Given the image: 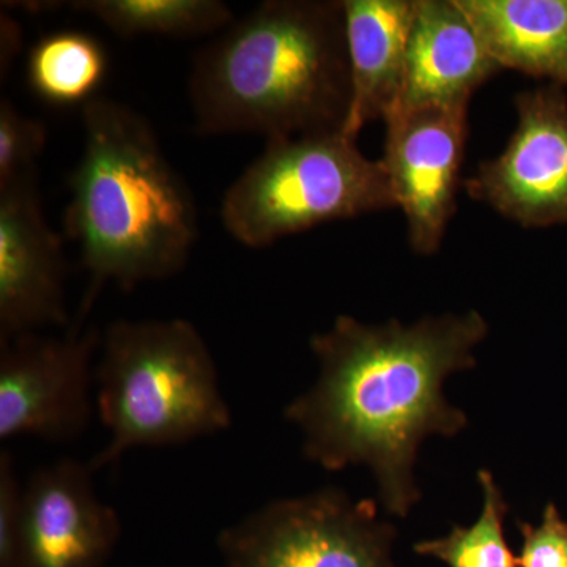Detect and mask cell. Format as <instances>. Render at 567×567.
I'll use <instances>...</instances> for the list:
<instances>
[{
  "label": "cell",
  "instance_id": "6da1fadb",
  "mask_svg": "<svg viewBox=\"0 0 567 567\" xmlns=\"http://www.w3.org/2000/svg\"><path fill=\"white\" fill-rule=\"evenodd\" d=\"M487 334L477 311L413 324L339 316L312 336L319 377L284 417L303 434L309 462L328 472L368 466L380 505L405 518L421 502L415 465L424 440L451 439L468 425L443 388L451 375L475 368V349Z\"/></svg>",
  "mask_w": 567,
  "mask_h": 567
},
{
  "label": "cell",
  "instance_id": "7a4b0ae2",
  "mask_svg": "<svg viewBox=\"0 0 567 567\" xmlns=\"http://www.w3.org/2000/svg\"><path fill=\"white\" fill-rule=\"evenodd\" d=\"M82 128L65 216L87 274L74 324H84L110 284L133 290L181 274L199 234L192 193L147 118L96 96L82 106Z\"/></svg>",
  "mask_w": 567,
  "mask_h": 567
},
{
  "label": "cell",
  "instance_id": "3957f363",
  "mask_svg": "<svg viewBox=\"0 0 567 567\" xmlns=\"http://www.w3.org/2000/svg\"><path fill=\"white\" fill-rule=\"evenodd\" d=\"M189 100L204 134L271 141L344 128L352 81L342 3H260L197 52Z\"/></svg>",
  "mask_w": 567,
  "mask_h": 567
},
{
  "label": "cell",
  "instance_id": "277c9868",
  "mask_svg": "<svg viewBox=\"0 0 567 567\" xmlns=\"http://www.w3.org/2000/svg\"><path fill=\"white\" fill-rule=\"evenodd\" d=\"M96 415L106 445L95 472L140 447L185 445L233 427L210 347L185 319L115 320L102 333Z\"/></svg>",
  "mask_w": 567,
  "mask_h": 567
},
{
  "label": "cell",
  "instance_id": "5b68a950",
  "mask_svg": "<svg viewBox=\"0 0 567 567\" xmlns=\"http://www.w3.org/2000/svg\"><path fill=\"white\" fill-rule=\"evenodd\" d=\"M382 159L361 153L342 130L267 141L224 194V229L265 248L320 224L395 208Z\"/></svg>",
  "mask_w": 567,
  "mask_h": 567
},
{
  "label": "cell",
  "instance_id": "8992f818",
  "mask_svg": "<svg viewBox=\"0 0 567 567\" xmlns=\"http://www.w3.org/2000/svg\"><path fill=\"white\" fill-rule=\"evenodd\" d=\"M379 505L336 487L275 499L219 533L223 567H398Z\"/></svg>",
  "mask_w": 567,
  "mask_h": 567
},
{
  "label": "cell",
  "instance_id": "52a82bcc",
  "mask_svg": "<svg viewBox=\"0 0 567 567\" xmlns=\"http://www.w3.org/2000/svg\"><path fill=\"white\" fill-rule=\"evenodd\" d=\"M102 333L71 323L62 336L31 333L0 342V440L80 439L95 409Z\"/></svg>",
  "mask_w": 567,
  "mask_h": 567
},
{
  "label": "cell",
  "instance_id": "ba28073f",
  "mask_svg": "<svg viewBox=\"0 0 567 567\" xmlns=\"http://www.w3.org/2000/svg\"><path fill=\"white\" fill-rule=\"evenodd\" d=\"M468 104L395 107L385 117V164L413 251L432 256L457 207Z\"/></svg>",
  "mask_w": 567,
  "mask_h": 567
},
{
  "label": "cell",
  "instance_id": "9c48e42d",
  "mask_svg": "<svg viewBox=\"0 0 567 567\" xmlns=\"http://www.w3.org/2000/svg\"><path fill=\"white\" fill-rule=\"evenodd\" d=\"M518 125L502 155L481 163L464 186L524 227L567 223V96L561 85L516 99Z\"/></svg>",
  "mask_w": 567,
  "mask_h": 567
},
{
  "label": "cell",
  "instance_id": "30bf717a",
  "mask_svg": "<svg viewBox=\"0 0 567 567\" xmlns=\"http://www.w3.org/2000/svg\"><path fill=\"white\" fill-rule=\"evenodd\" d=\"M89 462L61 458L25 480L14 567H104L121 543L117 511L96 492Z\"/></svg>",
  "mask_w": 567,
  "mask_h": 567
},
{
  "label": "cell",
  "instance_id": "8fae6325",
  "mask_svg": "<svg viewBox=\"0 0 567 567\" xmlns=\"http://www.w3.org/2000/svg\"><path fill=\"white\" fill-rule=\"evenodd\" d=\"M65 276L35 174L0 186V342L70 327Z\"/></svg>",
  "mask_w": 567,
  "mask_h": 567
},
{
  "label": "cell",
  "instance_id": "7c38bea8",
  "mask_svg": "<svg viewBox=\"0 0 567 567\" xmlns=\"http://www.w3.org/2000/svg\"><path fill=\"white\" fill-rule=\"evenodd\" d=\"M499 70L456 0H415L404 89L395 107L470 103Z\"/></svg>",
  "mask_w": 567,
  "mask_h": 567
},
{
  "label": "cell",
  "instance_id": "4fadbf2b",
  "mask_svg": "<svg viewBox=\"0 0 567 567\" xmlns=\"http://www.w3.org/2000/svg\"><path fill=\"white\" fill-rule=\"evenodd\" d=\"M352 100L342 132L352 140L369 122L385 121L404 89L415 0H341Z\"/></svg>",
  "mask_w": 567,
  "mask_h": 567
},
{
  "label": "cell",
  "instance_id": "5bb4252c",
  "mask_svg": "<svg viewBox=\"0 0 567 567\" xmlns=\"http://www.w3.org/2000/svg\"><path fill=\"white\" fill-rule=\"evenodd\" d=\"M499 69L567 85V0H456Z\"/></svg>",
  "mask_w": 567,
  "mask_h": 567
},
{
  "label": "cell",
  "instance_id": "9a60e30c",
  "mask_svg": "<svg viewBox=\"0 0 567 567\" xmlns=\"http://www.w3.org/2000/svg\"><path fill=\"white\" fill-rule=\"evenodd\" d=\"M70 10L89 14L122 39H197L223 32L234 13L219 0H76Z\"/></svg>",
  "mask_w": 567,
  "mask_h": 567
},
{
  "label": "cell",
  "instance_id": "2e32d148",
  "mask_svg": "<svg viewBox=\"0 0 567 567\" xmlns=\"http://www.w3.org/2000/svg\"><path fill=\"white\" fill-rule=\"evenodd\" d=\"M107 73V54L91 33L59 31L32 48L28 62L31 89L55 106L87 104Z\"/></svg>",
  "mask_w": 567,
  "mask_h": 567
},
{
  "label": "cell",
  "instance_id": "e0dca14e",
  "mask_svg": "<svg viewBox=\"0 0 567 567\" xmlns=\"http://www.w3.org/2000/svg\"><path fill=\"white\" fill-rule=\"evenodd\" d=\"M477 481L483 488V511L470 527L454 525L446 536L421 540L413 550L447 567H518L517 557L507 546L505 520L507 506L502 488L491 470H480Z\"/></svg>",
  "mask_w": 567,
  "mask_h": 567
},
{
  "label": "cell",
  "instance_id": "ac0fdd59",
  "mask_svg": "<svg viewBox=\"0 0 567 567\" xmlns=\"http://www.w3.org/2000/svg\"><path fill=\"white\" fill-rule=\"evenodd\" d=\"M47 126L13 103L0 102V186L35 174V163L47 147Z\"/></svg>",
  "mask_w": 567,
  "mask_h": 567
},
{
  "label": "cell",
  "instance_id": "d6986e66",
  "mask_svg": "<svg viewBox=\"0 0 567 567\" xmlns=\"http://www.w3.org/2000/svg\"><path fill=\"white\" fill-rule=\"evenodd\" d=\"M520 532L518 567H567V520L557 505L548 502L539 525L517 522Z\"/></svg>",
  "mask_w": 567,
  "mask_h": 567
},
{
  "label": "cell",
  "instance_id": "ffe728a7",
  "mask_svg": "<svg viewBox=\"0 0 567 567\" xmlns=\"http://www.w3.org/2000/svg\"><path fill=\"white\" fill-rule=\"evenodd\" d=\"M24 483L10 453L0 454V567L17 566L24 513Z\"/></svg>",
  "mask_w": 567,
  "mask_h": 567
},
{
  "label": "cell",
  "instance_id": "44dd1931",
  "mask_svg": "<svg viewBox=\"0 0 567 567\" xmlns=\"http://www.w3.org/2000/svg\"><path fill=\"white\" fill-rule=\"evenodd\" d=\"M20 25L17 24L11 18L2 17V73L10 70L11 62H13L14 54L18 51V44H21Z\"/></svg>",
  "mask_w": 567,
  "mask_h": 567
}]
</instances>
